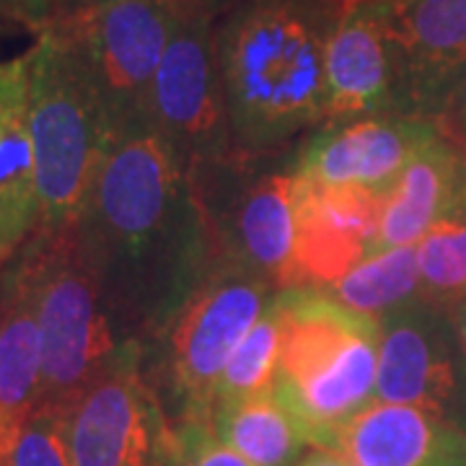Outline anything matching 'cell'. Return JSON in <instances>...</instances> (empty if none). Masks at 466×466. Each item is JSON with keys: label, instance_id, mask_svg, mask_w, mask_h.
Here are the masks:
<instances>
[{"label": "cell", "instance_id": "cell-19", "mask_svg": "<svg viewBox=\"0 0 466 466\" xmlns=\"http://www.w3.org/2000/svg\"><path fill=\"white\" fill-rule=\"evenodd\" d=\"M0 461L42 397V334L29 290L8 269L0 280Z\"/></svg>", "mask_w": 466, "mask_h": 466}, {"label": "cell", "instance_id": "cell-23", "mask_svg": "<svg viewBox=\"0 0 466 466\" xmlns=\"http://www.w3.org/2000/svg\"><path fill=\"white\" fill-rule=\"evenodd\" d=\"M278 373H280V314L272 300L265 314L257 319L249 334L241 339V345L233 350L231 360L220 379L218 404L244 401L275 391Z\"/></svg>", "mask_w": 466, "mask_h": 466}, {"label": "cell", "instance_id": "cell-6", "mask_svg": "<svg viewBox=\"0 0 466 466\" xmlns=\"http://www.w3.org/2000/svg\"><path fill=\"white\" fill-rule=\"evenodd\" d=\"M280 290L247 269L213 265L168 332L146 350V376L174 425L213 422L233 350Z\"/></svg>", "mask_w": 466, "mask_h": 466}, {"label": "cell", "instance_id": "cell-11", "mask_svg": "<svg viewBox=\"0 0 466 466\" xmlns=\"http://www.w3.org/2000/svg\"><path fill=\"white\" fill-rule=\"evenodd\" d=\"M376 401L417 407L466 428V360L446 309L415 300L379 319Z\"/></svg>", "mask_w": 466, "mask_h": 466}, {"label": "cell", "instance_id": "cell-4", "mask_svg": "<svg viewBox=\"0 0 466 466\" xmlns=\"http://www.w3.org/2000/svg\"><path fill=\"white\" fill-rule=\"evenodd\" d=\"M8 269L29 290L42 334V397L36 410L63 412L130 350L143 348L119 332L76 226L36 231Z\"/></svg>", "mask_w": 466, "mask_h": 466}, {"label": "cell", "instance_id": "cell-25", "mask_svg": "<svg viewBox=\"0 0 466 466\" xmlns=\"http://www.w3.org/2000/svg\"><path fill=\"white\" fill-rule=\"evenodd\" d=\"M171 466H249L218 438L213 422L177 425V456Z\"/></svg>", "mask_w": 466, "mask_h": 466}, {"label": "cell", "instance_id": "cell-29", "mask_svg": "<svg viewBox=\"0 0 466 466\" xmlns=\"http://www.w3.org/2000/svg\"><path fill=\"white\" fill-rule=\"evenodd\" d=\"M446 311H449L451 324H453V329H456V337H459V345H461V352H464L466 360V299L459 300V303H453Z\"/></svg>", "mask_w": 466, "mask_h": 466}, {"label": "cell", "instance_id": "cell-20", "mask_svg": "<svg viewBox=\"0 0 466 466\" xmlns=\"http://www.w3.org/2000/svg\"><path fill=\"white\" fill-rule=\"evenodd\" d=\"M218 438L249 466H299L306 435L275 391L244 401L218 404L213 415Z\"/></svg>", "mask_w": 466, "mask_h": 466}, {"label": "cell", "instance_id": "cell-32", "mask_svg": "<svg viewBox=\"0 0 466 466\" xmlns=\"http://www.w3.org/2000/svg\"><path fill=\"white\" fill-rule=\"evenodd\" d=\"M464 164H466V153H464Z\"/></svg>", "mask_w": 466, "mask_h": 466}, {"label": "cell", "instance_id": "cell-10", "mask_svg": "<svg viewBox=\"0 0 466 466\" xmlns=\"http://www.w3.org/2000/svg\"><path fill=\"white\" fill-rule=\"evenodd\" d=\"M133 348L60 415L73 466H171L177 425Z\"/></svg>", "mask_w": 466, "mask_h": 466}, {"label": "cell", "instance_id": "cell-2", "mask_svg": "<svg viewBox=\"0 0 466 466\" xmlns=\"http://www.w3.org/2000/svg\"><path fill=\"white\" fill-rule=\"evenodd\" d=\"M342 0H236L220 8L218 66L233 150L280 156L324 125L327 45Z\"/></svg>", "mask_w": 466, "mask_h": 466}, {"label": "cell", "instance_id": "cell-27", "mask_svg": "<svg viewBox=\"0 0 466 466\" xmlns=\"http://www.w3.org/2000/svg\"><path fill=\"white\" fill-rule=\"evenodd\" d=\"M435 125L446 140H451L456 148L466 153V76L456 84L446 104L441 106V112L435 116Z\"/></svg>", "mask_w": 466, "mask_h": 466}, {"label": "cell", "instance_id": "cell-24", "mask_svg": "<svg viewBox=\"0 0 466 466\" xmlns=\"http://www.w3.org/2000/svg\"><path fill=\"white\" fill-rule=\"evenodd\" d=\"M0 466H73L60 415L34 410L16 428Z\"/></svg>", "mask_w": 466, "mask_h": 466}, {"label": "cell", "instance_id": "cell-31", "mask_svg": "<svg viewBox=\"0 0 466 466\" xmlns=\"http://www.w3.org/2000/svg\"><path fill=\"white\" fill-rule=\"evenodd\" d=\"M5 24H8V21H5V18H0V29H3V26H5Z\"/></svg>", "mask_w": 466, "mask_h": 466}, {"label": "cell", "instance_id": "cell-22", "mask_svg": "<svg viewBox=\"0 0 466 466\" xmlns=\"http://www.w3.org/2000/svg\"><path fill=\"white\" fill-rule=\"evenodd\" d=\"M422 300L451 309L466 299V200L417 244Z\"/></svg>", "mask_w": 466, "mask_h": 466}, {"label": "cell", "instance_id": "cell-14", "mask_svg": "<svg viewBox=\"0 0 466 466\" xmlns=\"http://www.w3.org/2000/svg\"><path fill=\"white\" fill-rule=\"evenodd\" d=\"M386 195L299 179L293 288L327 290L373 254Z\"/></svg>", "mask_w": 466, "mask_h": 466}, {"label": "cell", "instance_id": "cell-7", "mask_svg": "<svg viewBox=\"0 0 466 466\" xmlns=\"http://www.w3.org/2000/svg\"><path fill=\"white\" fill-rule=\"evenodd\" d=\"M296 150L280 156H241L189 174L208 226L213 265H231L278 290L293 288Z\"/></svg>", "mask_w": 466, "mask_h": 466}, {"label": "cell", "instance_id": "cell-21", "mask_svg": "<svg viewBox=\"0 0 466 466\" xmlns=\"http://www.w3.org/2000/svg\"><path fill=\"white\" fill-rule=\"evenodd\" d=\"M350 311L370 319L386 317L415 300H422L417 247L381 251L352 267L345 278L324 290Z\"/></svg>", "mask_w": 466, "mask_h": 466}, {"label": "cell", "instance_id": "cell-8", "mask_svg": "<svg viewBox=\"0 0 466 466\" xmlns=\"http://www.w3.org/2000/svg\"><path fill=\"white\" fill-rule=\"evenodd\" d=\"M184 0H127L63 14L50 29L84 66L112 137L150 125L153 81Z\"/></svg>", "mask_w": 466, "mask_h": 466}, {"label": "cell", "instance_id": "cell-16", "mask_svg": "<svg viewBox=\"0 0 466 466\" xmlns=\"http://www.w3.org/2000/svg\"><path fill=\"white\" fill-rule=\"evenodd\" d=\"M358 466H466V428L433 412L373 401L337 438Z\"/></svg>", "mask_w": 466, "mask_h": 466}, {"label": "cell", "instance_id": "cell-1", "mask_svg": "<svg viewBox=\"0 0 466 466\" xmlns=\"http://www.w3.org/2000/svg\"><path fill=\"white\" fill-rule=\"evenodd\" d=\"M76 231L119 332L143 350L213 267L189 171L150 125L112 137Z\"/></svg>", "mask_w": 466, "mask_h": 466}, {"label": "cell", "instance_id": "cell-28", "mask_svg": "<svg viewBox=\"0 0 466 466\" xmlns=\"http://www.w3.org/2000/svg\"><path fill=\"white\" fill-rule=\"evenodd\" d=\"M299 466H352L337 451H327V449H311L303 459L299 461Z\"/></svg>", "mask_w": 466, "mask_h": 466}, {"label": "cell", "instance_id": "cell-12", "mask_svg": "<svg viewBox=\"0 0 466 466\" xmlns=\"http://www.w3.org/2000/svg\"><path fill=\"white\" fill-rule=\"evenodd\" d=\"M389 115L410 112L386 0H342L327 45L324 125Z\"/></svg>", "mask_w": 466, "mask_h": 466}, {"label": "cell", "instance_id": "cell-15", "mask_svg": "<svg viewBox=\"0 0 466 466\" xmlns=\"http://www.w3.org/2000/svg\"><path fill=\"white\" fill-rule=\"evenodd\" d=\"M407 112L433 119L466 76V0H386Z\"/></svg>", "mask_w": 466, "mask_h": 466}, {"label": "cell", "instance_id": "cell-3", "mask_svg": "<svg viewBox=\"0 0 466 466\" xmlns=\"http://www.w3.org/2000/svg\"><path fill=\"white\" fill-rule=\"evenodd\" d=\"M275 306L280 314L275 397L309 446L334 451L342 428L376 401L379 321L317 288L280 290Z\"/></svg>", "mask_w": 466, "mask_h": 466}, {"label": "cell", "instance_id": "cell-17", "mask_svg": "<svg viewBox=\"0 0 466 466\" xmlns=\"http://www.w3.org/2000/svg\"><path fill=\"white\" fill-rule=\"evenodd\" d=\"M39 228L26 52L0 60V269Z\"/></svg>", "mask_w": 466, "mask_h": 466}, {"label": "cell", "instance_id": "cell-9", "mask_svg": "<svg viewBox=\"0 0 466 466\" xmlns=\"http://www.w3.org/2000/svg\"><path fill=\"white\" fill-rule=\"evenodd\" d=\"M220 8L218 0H184L150 91V127L189 174L236 153L218 66Z\"/></svg>", "mask_w": 466, "mask_h": 466}, {"label": "cell", "instance_id": "cell-5", "mask_svg": "<svg viewBox=\"0 0 466 466\" xmlns=\"http://www.w3.org/2000/svg\"><path fill=\"white\" fill-rule=\"evenodd\" d=\"M29 63V133H32L39 228L66 231L86 210L112 127L76 52L55 29L36 34Z\"/></svg>", "mask_w": 466, "mask_h": 466}, {"label": "cell", "instance_id": "cell-30", "mask_svg": "<svg viewBox=\"0 0 466 466\" xmlns=\"http://www.w3.org/2000/svg\"><path fill=\"white\" fill-rule=\"evenodd\" d=\"M112 3H127V0H60V16L70 11H86V8H99V5H112Z\"/></svg>", "mask_w": 466, "mask_h": 466}, {"label": "cell", "instance_id": "cell-26", "mask_svg": "<svg viewBox=\"0 0 466 466\" xmlns=\"http://www.w3.org/2000/svg\"><path fill=\"white\" fill-rule=\"evenodd\" d=\"M60 16V0H0V18L42 34Z\"/></svg>", "mask_w": 466, "mask_h": 466}, {"label": "cell", "instance_id": "cell-13", "mask_svg": "<svg viewBox=\"0 0 466 466\" xmlns=\"http://www.w3.org/2000/svg\"><path fill=\"white\" fill-rule=\"evenodd\" d=\"M441 130L433 119L389 115L324 125L296 148V174L319 187H355L389 195L417 153Z\"/></svg>", "mask_w": 466, "mask_h": 466}, {"label": "cell", "instance_id": "cell-18", "mask_svg": "<svg viewBox=\"0 0 466 466\" xmlns=\"http://www.w3.org/2000/svg\"><path fill=\"white\" fill-rule=\"evenodd\" d=\"M464 200V156H459V148L441 135L417 153L386 195L373 254L417 247L438 220L451 216Z\"/></svg>", "mask_w": 466, "mask_h": 466}, {"label": "cell", "instance_id": "cell-33", "mask_svg": "<svg viewBox=\"0 0 466 466\" xmlns=\"http://www.w3.org/2000/svg\"><path fill=\"white\" fill-rule=\"evenodd\" d=\"M352 466H358V464H352Z\"/></svg>", "mask_w": 466, "mask_h": 466}]
</instances>
